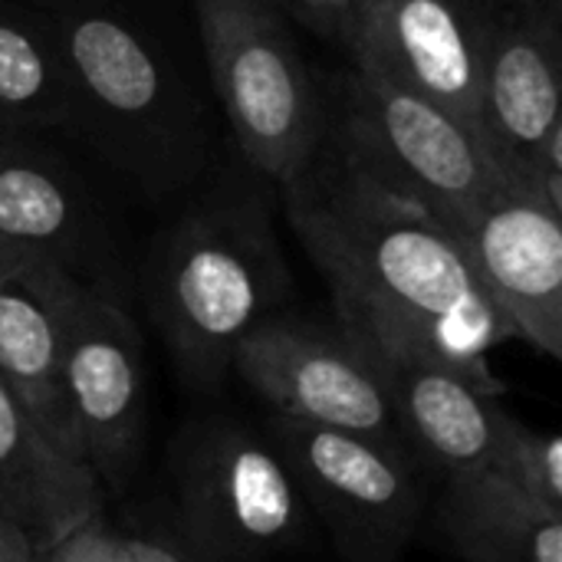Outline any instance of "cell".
I'll return each mask as SVG.
<instances>
[{"label": "cell", "instance_id": "cell-1", "mask_svg": "<svg viewBox=\"0 0 562 562\" xmlns=\"http://www.w3.org/2000/svg\"><path fill=\"white\" fill-rule=\"evenodd\" d=\"M280 191L290 227L333 290L342 333L418 346L484 392H504L487 352L510 329L448 227L385 188L333 125Z\"/></svg>", "mask_w": 562, "mask_h": 562}, {"label": "cell", "instance_id": "cell-2", "mask_svg": "<svg viewBox=\"0 0 562 562\" xmlns=\"http://www.w3.org/2000/svg\"><path fill=\"white\" fill-rule=\"evenodd\" d=\"M286 290L290 270L263 198L227 194L188 214L165 244L155 316L181 369L194 382H217Z\"/></svg>", "mask_w": 562, "mask_h": 562}, {"label": "cell", "instance_id": "cell-3", "mask_svg": "<svg viewBox=\"0 0 562 562\" xmlns=\"http://www.w3.org/2000/svg\"><path fill=\"white\" fill-rule=\"evenodd\" d=\"M214 92L247 165L273 184L293 181L326 135L310 66L267 0H194Z\"/></svg>", "mask_w": 562, "mask_h": 562}, {"label": "cell", "instance_id": "cell-4", "mask_svg": "<svg viewBox=\"0 0 562 562\" xmlns=\"http://www.w3.org/2000/svg\"><path fill=\"white\" fill-rule=\"evenodd\" d=\"M333 128L385 188L418 204L451 234L497 184L514 181L494 148L451 112L356 66L342 79Z\"/></svg>", "mask_w": 562, "mask_h": 562}, {"label": "cell", "instance_id": "cell-5", "mask_svg": "<svg viewBox=\"0 0 562 562\" xmlns=\"http://www.w3.org/2000/svg\"><path fill=\"white\" fill-rule=\"evenodd\" d=\"M267 445L283 461L349 562H395L425 507L415 458L402 445L273 415Z\"/></svg>", "mask_w": 562, "mask_h": 562}, {"label": "cell", "instance_id": "cell-6", "mask_svg": "<svg viewBox=\"0 0 562 562\" xmlns=\"http://www.w3.org/2000/svg\"><path fill=\"white\" fill-rule=\"evenodd\" d=\"M178 527L204 562H263L303 540L306 504L267 438L214 425L178 461Z\"/></svg>", "mask_w": 562, "mask_h": 562}, {"label": "cell", "instance_id": "cell-7", "mask_svg": "<svg viewBox=\"0 0 562 562\" xmlns=\"http://www.w3.org/2000/svg\"><path fill=\"white\" fill-rule=\"evenodd\" d=\"M560 0L484 20V138L504 171L562 211Z\"/></svg>", "mask_w": 562, "mask_h": 562}, {"label": "cell", "instance_id": "cell-8", "mask_svg": "<svg viewBox=\"0 0 562 562\" xmlns=\"http://www.w3.org/2000/svg\"><path fill=\"white\" fill-rule=\"evenodd\" d=\"M231 369L273 415L402 445L379 366L339 326L270 316L237 346Z\"/></svg>", "mask_w": 562, "mask_h": 562}, {"label": "cell", "instance_id": "cell-9", "mask_svg": "<svg viewBox=\"0 0 562 562\" xmlns=\"http://www.w3.org/2000/svg\"><path fill=\"white\" fill-rule=\"evenodd\" d=\"M342 46L356 69L451 112L484 138V20L464 0H359Z\"/></svg>", "mask_w": 562, "mask_h": 562}, {"label": "cell", "instance_id": "cell-10", "mask_svg": "<svg viewBox=\"0 0 562 562\" xmlns=\"http://www.w3.org/2000/svg\"><path fill=\"white\" fill-rule=\"evenodd\" d=\"M510 339L562 356V211L540 191L504 181L454 234Z\"/></svg>", "mask_w": 562, "mask_h": 562}, {"label": "cell", "instance_id": "cell-11", "mask_svg": "<svg viewBox=\"0 0 562 562\" xmlns=\"http://www.w3.org/2000/svg\"><path fill=\"white\" fill-rule=\"evenodd\" d=\"M63 395L82 464L99 484L122 487L135 468L145 425L142 346L125 310L89 286L69 319Z\"/></svg>", "mask_w": 562, "mask_h": 562}, {"label": "cell", "instance_id": "cell-12", "mask_svg": "<svg viewBox=\"0 0 562 562\" xmlns=\"http://www.w3.org/2000/svg\"><path fill=\"white\" fill-rule=\"evenodd\" d=\"M356 342L382 372L395 428L408 454L445 477L487 471L494 464L507 422L497 395L418 346Z\"/></svg>", "mask_w": 562, "mask_h": 562}, {"label": "cell", "instance_id": "cell-13", "mask_svg": "<svg viewBox=\"0 0 562 562\" xmlns=\"http://www.w3.org/2000/svg\"><path fill=\"white\" fill-rule=\"evenodd\" d=\"M82 283L53 257L20 254L0 277V382L76 461L63 395V359Z\"/></svg>", "mask_w": 562, "mask_h": 562}, {"label": "cell", "instance_id": "cell-14", "mask_svg": "<svg viewBox=\"0 0 562 562\" xmlns=\"http://www.w3.org/2000/svg\"><path fill=\"white\" fill-rule=\"evenodd\" d=\"M43 26L69 66L79 109H89L105 125L125 128L128 138L155 135L168 125V76L128 23L99 7L56 0Z\"/></svg>", "mask_w": 562, "mask_h": 562}, {"label": "cell", "instance_id": "cell-15", "mask_svg": "<svg viewBox=\"0 0 562 562\" xmlns=\"http://www.w3.org/2000/svg\"><path fill=\"white\" fill-rule=\"evenodd\" d=\"M95 517H102L95 474L69 458L0 382V520L46 557Z\"/></svg>", "mask_w": 562, "mask_h": 562}, {"label": "cell", "instance_id": "cell-16", "mask_svg": "<svg viewBox=\"0 0 562 562\" xmlns=\"http://www.w3.org/2000/svg\"><path fill=\"white\" fill-rule=\"evenodd\" d=\"M438 520L464 562H562V514L491 468L448 477Z\"/></svg>", "mask_w": 562, "mask_h": 562}, {"label": "cell", "instance_id": "cell-17", "mask_svg": "<svg viewBox=\"0 0 562 562\" xmlns=\"http://www.w3.org/2000/svg\"><path fill=\"white\" fill-rule=\"evenodd\" d=\"M76 115L79 95L49 30L0 7V128H56Z\"/></svg>", "mask_w": 562, "mask_h": 562}, {"label": "cell", "instance_id": "cell-18", "mask_svg": "<svg viewBox=\"0 0 562 562\" xmlns=\"http://www.w3.org/2000/svg\"><path fill=\"white\" fill-rule=\"evenodd\" d=\"M76 237L79 204L63 171L30 151L0 148V244L66 267Z\"/></svg>", "mask_w": 562, "mask_h": 562}, {"label": "cell", "instance_id": "cell-19", "mask_svg": "<svg viewBox=\"0 0 562 562\" xmlns=\"http://www.w3.org/2000/svg\"><path fill=\"white\" fill-rule=\"evenodd\" d=\"M491 471L507 477L517 491L533 497L537 504L562 514V445L560 435L524 425L507 415L501 445Z\"/></svg>", "mask_w": 562, "mask_h": 562}, {"label": "cell", "instance_id": "cell-20", "mask_svg": "<svg viewBox=\"0 0 562 562\" xmlns=\"http://www.w3.org/2000/svg\"><path fill=\"white\" fill-rule=\"evenodd\" d=\"M43 562H181L168 550L115 533L102 524V517L72 530L63 543H56Z\"/></svg>", "mask_w": 562, "mask_h": 562}, {"label": "cell", "instance_id": "cell-21", "mask_svg": "<svg viewBox=\"0 0 562 562\" xmlns=\"http://www.w3.org/2000/svg\"><path fill=\"white\" fill-rule=\"evenodd\" d=\"M356 7H359V0H296L293 16L313 23L319 33L333 36L342 46L349 36V26H352Z\"/></svg>", "mask_w": 562, "mask_h": 562}, {"label": "cell", "instance_id": "cell-22", "mask_svg": "<svg viewBox=\"0 0 562 562\" xmlns=\"http://www.w3.org/2000/svg\"><path fill=\"white\" fill-rule=\"evenodd\" d=\"M0 562H43V553L13 524L0 520Z\"/></svg>", "mask_w": 562, "mask_h": 562}, {"label": "cell", "instance_id": "cell-23", "mask_svg": "<svg viewBox=\"0 0 562 562\" xmlns=\"http://www.w3.org/2000/svg\"><path fill=\"white\" fill-rule=\"evenodd\" d=\"M20 254H23V250H13V247H3V244H0V277L10 270V263H13Z\"/></svg>", "mask_w": 562, "mask_h": 562}, {"label": "cell", "instance_id": "cell-24", "mask_svg": "<svg viewBox=\"0 0 562 562\" xmlns=\"http://www.w3.org/2000/svg\"><path fill=\"white\" fill-rule=\"evenodd\" d=\"M267 3H273L280 13H296V0H267Z\"/></svg>", "mask_w": 562, "mask_h": 562}]
</instances>
